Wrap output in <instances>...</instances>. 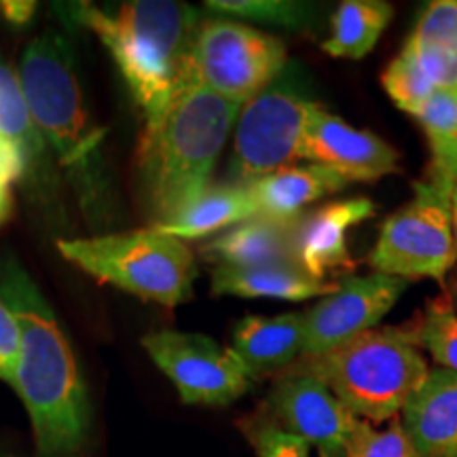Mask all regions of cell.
Listing matches in <instances>:
<instances>
[{"label": "cell", "mask_w": 457, "mask_h": 457, "mask_svg": "<svg viewBox=\"0 0 457 457\" xmlns=\"http://www.w3.org/2000/svg\"><path fill=\"white\" fill-rule=\"evenodd\" d=\"M313 102L305 74L288 62L276 81L239 111L227 185L248 187L301 159L303 134Z\"/></svg>", "instance_id": "52a82bcc"}, {"label": "cell", "mask_w": 457, "mask_h": 457, "mask_svg": "<svg viewBox=\"0 0 457 457\" xmlns=\"http://www.w3.org/2000/svg\"><path fill=\"white\" fill-rule=\"evenodd\" d=\"M301 159L341 174L347 182H375L398 171V153L370 131L356 129L316 100L303 134Z\"/></svg>", "instance_id": "4fadbf2b"}, {"label": "cell", "mask_w": 457, "mask_h": 457, "mask_svg": "<svg viewBox=\"0 0 457 457\" xmlns=\"http://www.w3.org/2000/svg\"><path fill=\"white\" fill-rule=\"evenodd\" d=\"M142 347L185 404L227 407L253 384L231 347H222L208 335L157 330L142 337Z\"/></svg>", "instance_id": "30bf717a"}, {"label": "cell", "mask_w": 457, "mask_h": 457, "mask_svg": "<svg viewBox=\"0 0 457 457\" xmlns=\"http://www.w3.org/2000/svg\"><path fill=\"white\" fill-rule=\"evenodd\" d=\"M0 134L17 148L24 162V179L34 185H49L51 151L34 125L20 77L0 57Z\"/></svg>", "instance_id": "ffe728a7"}, {"label": "cell", "mask_w": 457, "mask_h": 457, "mask_svg": "<svg viewBox=\"0 0 457 457\" xmlns=\"http://www.w3.org/2000/svg\"><path fill=\"white\" fill-rule=\"evenodd\" d=\"M239 428L253 445L256 457H310V445L286 432L267 413H256Z\"/></svg>", "instance_id": "83f0119b"}, {"label": "cell", "mask_w": 457, "mask_h": 457, "mask_svg": "<svg viewBox=\"0 0 457 457\" xmlns=\"http://www.w3.org/2000/svg\"><path fill=\"white\" fill-rule=\"evenodd\" d=\"M259 216L250 188L242 185H210L188 208L163 225L162 231L180 239H197L231 228Z\"/></svg>", "instance_id": "44dd1931"}, {"label": "cell", "mask_w": 457, "mask_h": 457, "mask_svg": "<svg viewBox=\"0 0 457 457\" xmlns=\"http://www.w3.org/2000/svg\"><path fill=\"white\" fill-rule=\"evenodd\" d=\"M11 210H13V197H11L9 182L0 179V225L9 219Z\"/></svg>", "instance_id": "836d02e7"}, {"label": "cell", "mask_w": 457, "mask_h": 457, "mask_svg": "<svg viewBox=\"0 0 457 457\" xmlns=\"http://www.w3.org/2000/svg\"><path fill=\"white\" fill-rule=\"evenodd\" d=\"M0 13H3L11 26L21 28L30 24L34 13H37V3H30V0H3L0 3Z\"/></svg>", "instance_id": "d6a6232c"}, {"label": "cell", "mask_w": 457, "mask_h": 457, "mask_svg": "<svg viewBox=\"0 0 457 457\" xmlns=\"http://www.w3.org/2000/svg\"><path fill=\"white\" fill-rule=\"evenodd\" d=\"M443 295L447 296L451 307L457 312V265L451 270V273L447 276V279H445L443 284Z\"/></svg>", "instance_id": "e575fe53"}, {"label": "cell", "mask_w": 457, "mask_h": 457, "mask_svg": "<svg viewBox=\"0 0 457 457\" xmlns=\"http://www.w3.org/2000/svg\"><path fill=\"white\" fill-rule=\"evenodd\" d=\"M381 83H384L386 94L390 96L394 104L411 117H417L424 111V106L436 94V87L421 72L420 64L407 47H403V51L387 64L384 74H381Z\"/></svg>", "instance_id": "484cf974"}, {"label": "cell", "mask_w": 457, "mask_h": 457, "mask_svg": "<svg viewBox=\"0 0 457 457\" xmlns=\"http://www.w3.org/2000/svg\"><path fill=\"white\" fill-rule=\"evenodd\" d=\"M392 15V4L384 0H345L330 20V34L322 51L333 57L362 60L375 49Z\"/></svg>", "instance_id": "7402d4cb"}, {"label": "cell", "mask_w": 457, "mask_h": 457, "mask_svg": "<svg viewBox=\"0 0 457 457\" xmlns=\"http://www.w3.org/2000/svg\"><path fill=\"white\" fill-rule=\"evenodd\" d=\"M72 15L111 51L145 114V136H151L179 91L197 79V9L176 0H131L112 9L77 4Z\"/></svg>", "instance_id": "7a4b0ae2"}, {"label": "cell", "mask_w": 457, "mask_h": 457, "mask_svg": "<svg viewBox=\"0 0 457 457\" xmlns=\"http://www.w3.org/2000/svg\"><path fill=\"white\" fill-rule=\"evenodd\" d=\"M415 119L430 148L426 182L445 195H453L457 187V94L436 91Z\"/></svg>", "instance_id": "603a6c76"}, {"label": "cell", "mask_w": 457, "mask_h": 457, "mask_svg": "<svg viewBox=\"0 0 457 457\" xmlns=\"http://www.w3.org/2000/svg\"><path fill=\"white\" fill-rule=\"evenodd\" d=\"M350 182L322 165H288L248 185L259 216L276 220H295L312 204L333 195Z\"/></svg>", "instance_id": "ac0fdd59"}, {"label": "cell", "mask_w": 457, "mask_h": 457, "mask_svg": "<svg viewBox=\"0 0 457 457\" xmlns=\"http://www.w3.org/2000/svg\"><path fill=\"white\" fill-rule=\"evenodd\" d=\"M451 227H453V239H455V248H457V187L451 195Z\"/></svg>", "instance_id": "d590c367"}, {"label": "cell", "mask_w": 457, "mask_h": 457, "mask_svg": "<svg viewBox=\"0 0 457 457\" xmlns=\"http://www.w3.org/2000/svg\"><path fill=\"white\" fill-rule=\"evenodd\" d=\"M345 457H420V453L400 424V417H396L381 430L358 420Z\"/></svg>", "instance_id": "4316f807"}, {"label": "cell", "mask_w": 457, "mask_h": 457, "mask_svg": "<svg viewBox=\"0 0 457 457\" xmlns=\"http://www.w3.org/2000/svg\"><path fill=\"white\" fill-rule=\"evenodd\" d=\"M265 409L282 430L316 447L320 457H345L358 424L322 381L295 369L276 377Z\"/></svg>", "instance_id": "7c38bea8"}, {"label": "cell", "mask_w": 457, "mask_h": 457, "mask_svg": "<svg viewBox=\"0 0 457 457\" xmlns=\"http://www.w3.org/2000/svg\"><path fill=\"white\" fill-rule=\"evenodd\" d=\"M205 7L216 13L244 17L256 24L278 26L293 32H305L316 26L320 4L295 0H210Z\"/></svg>", "instance_id": "cb8c5ba5"}, {"label": "cell", "mask_w": 457, "mask_h": 457, "mask_svg": "<svg viewBox=\"0 0 457 457\" xmlns=\"http://www.w3.org/2000/svg\"><path fill=\"white\" fill-rule=\"evenodd\" d=\"M296 222L267 216L239 222L199 248V254L216 267H273L299 265L296 261Z\"/></svg>", "instance_id": "2e32d148"}, {"label": "cell", "mask_w": 457, "mask_h": 457, "mask_svg": "<svg viewBox=\"0 0 457 457\" xmlns=\"http://www.w3.org/2000/svg\"><path fill=\"white\" fill-rule=\"evenodd\" d=\"M411 38L457 49V0H436L428 4Z\"/></svg>", "instance_id": "f546056e"}, {"label": "cell", "mask_w": 457, "mask_h": 457, "mask_svg": "<svg viewBox=\"0 0 457 457\" xmlns=\"http://www.w3.org/2000/svg\"><path fill=\"white\" fill-rule=\"evenodd\" d=\"M333 295L305 312V341L301 358L322 356L343 343L375 328L407 290L409 279L370 273L345 276Z\"/></svg>", "instance_id": "8fae6325"}, {"label": "cell", "mask_w": 457, "mask_h": 457, "mask_svg": "<svg viewBox=\"0 0 457 457\" xmlns=\"http://www.w3.org/2000/svg\"><path fill=\"white\" fill-rule=\"evenodd\" d=\"M339 288L337 279H316L299 265L273 267H214L212 295L242 296V299L307 301L313 296H328Z\"/></svg>", "instance_id": "d6986e66"}, {"label": "cell", "mask_w": 457, "mask_h": 457, "mask_svg": "<svg viewBox=\"0 0 457 457\" xmlns=\"http://www.w3.org/2000/svg\"><path fill=\"white\" fill-rule=\"evenodd\" d=\"M244 104L193 79L140 145L146 197L157 225L176 219L210 187L219 155Z\"/></svg>", "instance_id": "3957f363"}, {"label": "cell", "mask_w": 457, "mask_h": 457, "mask_svg": "<svg viewBox=\"0 0 457 457\" xmlns=\"http://www.w3.org/2000/svg\"><path fill=\"white\" fill-rule=\"evenodd\" d=\"M197 79L222 98L245 104L288 64L279 38L242 21H202L193 47Z\"/></svg>", "instance_id": "9c48e42d"}, {"label": "cell", "mask_w": 457, "mask_h": 457, "mask_svg": "<svg viewBox=\"0 0 457 457\" xmlns=\"http://www.w3.org/2000/svg\"><path fill=\"white\" fill-rule=\"evenodd\" d=\"M57 250L102 284L145 301L176 307L193 299L197 262L185 239L162 228H136L98 237L57 239Z\"/></svg>", "instance_id": "8992f818"}, {"label": "cell", "mask_w": 457, "mask_h": 457, "mask_svg": "<svg viewBox=\"0 0 457 457\" xmlns=\"http://www.w3.org/2000/svg\"><path fill=\"white\" fill-rule=\"evenodd\" d=\"M305 312L282 316H245L233 328L231 350L250 379L279 375L301 358Z\"/></svg>", "instance_id": "e0dca14e"}, {"label": "cell", "mask_w": 457, "mask_h": 457, "mask_svg": "<svg viewBox=\"0 0 457 457\" xmlns=\"http://www.w3.org/2000/svg\"><path fill=\"white\" fill-rule=\"evenodd\" d=\"M20 83L51 155L72 171L85 204H98L104 188L100 155L104 129L91 121L74 51L64 34L45 30L28 45L21 55Z\"/></svg>", "instance_id": "277c9868"}, {"label": "cell", "mask_w": 457, "mask_h": 457, "mask_svg": "<svg viewBox=\"0 0 457 457\" xmlns=\"http://www.w3.org/2000/svg\"><path fill=\"white\" fill-rule=\"evenodd\" d=\"M375 210L377 205L369 197H352L303 212L296 222V261L301 270L316 279L356 270L347 250V233L375 216Z\"/></svg>", "instance_id": "5bb4252c"}, {"label": "cell", "mask_w": 457, "mask_h": 457, "mask_svg": "<svg viewBox=\"0 0 457 457\" xmlns=\"http://www.w3.org/2000/svg\"><path fill=\"white\" fill-rule=\"evenodd\" d=\"M0 296L20 324L13 390L30 415L38 457H83L91 415L72 345L37 282L9 250L0 254Z\"/></svg>", "instance_id": "6da1fadb"}, {"label": "cell", "mask_w": 457, "mask_h": 457, "mask_svg": "<svg viewBox=\"0 0 457 457\" xmlns=\"http://www.w3.org/2000/svg\"><path fill=\"white\" fill-rule=\"evenodd\" d=\"M413 324L417 343L430 353L438 369L457 373V312L445 295L428 301Z\"/></svg>", "instance_id": "d4e9b609"}, {"label": "cell", "mask_w": 457, "mask_h": 457, "mask_svg": "<svg viewBox=\"0 0 457 457\" xmlns=\"http://www.w3.org/2000/svg\"><path fill=\"white\" fill-rule=\"evenodd\" d=\"M404 47L411 51L421 72L430 79L436 91H451L457 94V49L443 47V45L420 43L409 37Z\"/></svg>", "instance_id": "f1b7e54d"}, {"label": "cell", "mask_w": 457, "mask_h": 457, "mask_svg": "<svg viewBox=\"0 0 457 457\" xmlns=\"http://www.w3.org/2000/svg\"><path fill=\"white\" fill-rule=\"evenodd\" d=\"M455 262L451 195H445L430 182L417 180L413 199L381 225L369 265L386 276L432 278L443 286Z\"/></svg>", "instance_id": "ba28073f"}, {"label": "cell", "mask_w": 457, "mask_h": 457, "mask_svg": "<svg viewBox=\"0 0 457 457\" xmlns=\"http://www.w3.org/2000/svg\"><path fill=\"white\" fill-rule=\"evenodd\" d=\"M24 176L26 171L21 155L17 153V148L0 134V179L11 185L13 180H24Z\"/></svg>", "instance_id": "1f68e13d"}, {"label": "cell", "mask_w": 457, "mask_h": 457, "mask_svg": "<svg viewBox=\"0 0 457 457\" xmlns=\"http://www.w3.org/2000/svg\"><path fill=\"white\" fill-rule=\"evenodd\" d=\"M420 457H457V373L432 369L400 411Z\"/></svg>", "instance_id": "9a60e30c"}, {"label": "cell", "mask_w": 457, "mask_h": 457, "mask_svg": "<svg viewBox=\"0 0 457 457\" xmlns=\"http://www.w3.org/2000/svg\"><path fill=\"white\" fill-rule=\"evenodd\" d=\"M288 369L316 377L356 420L373 426L396 420L430 373L413 324L375 327Z\"/></svg>", "instance_id": "5b68a950"}, {"label": "cell", "mask_w": 457, "mask_h": 457, "mask_svg": "<svg viewBox=\"0 0 457 457\" xmlns=\"http://www.w3.org/2000/svg\"><path fill=\"white\" fill-rule=\"evenodd\" d=\"M21 352V335L17 318L11 307L0 296V381L15 386L17 364H20Z\"/></svg>", "instance_id": "4dcf8cb0"}]
</instances>
